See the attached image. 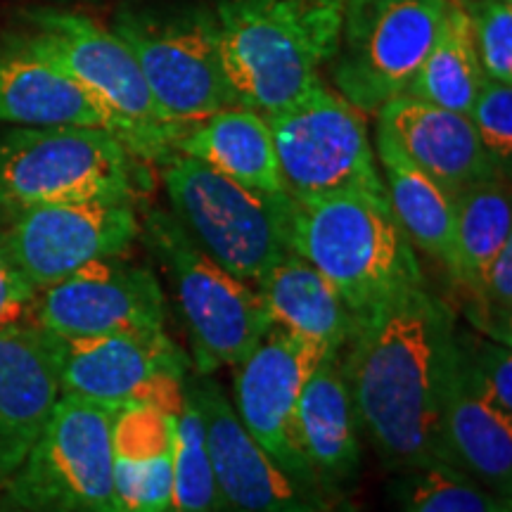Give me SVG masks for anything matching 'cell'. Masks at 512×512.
Wrapping results in <instances>:
<instances>
[{
	"mask_svg": "<svg viewBox=\"0 0 512 512\" xmlns=\"http://www.w3.org/2000/svg\"><path fill=\"white\" fill-rule=\"evenodd\" d=\"M451 3H456V5H463V8H465V5H470L472 0H451Z\"/></svg>",
	"mask_w": 512,
	"mask_h": 512,
	"instance_id": "cell-36",
	"label": "cell"
},
{
	"mask_svg": "<svg viewBox=\"0 0 512 512\" xmlns=\"http://www.w3.org/2000/svg\"><path fill=\"white\" fill-rule=\"evenodd\" d=\"M451 0H347L330 62L335 91L361 114L408 91Z\"/></svg>",
	"mask_w": 512,
	"mask_h": 512,
	"instance_id": "cell-10",
	"label": "cell"
},
{
	"mask_svg": "<svg viewBox=\"0 0 512 512\" xmlns=\"http://www.w3.org/2000/svg\"><path fill=\"white\" fill-rule=\"evenodd\" d=\"M138 202L86 200L48 204L0 228V240L34 290L60 283L81 268L124 256L140 238Z\"/></svg>",
	"mask_w": 512,
	"mask_h": 512,
	"instance_id": "cell-13",
	"label": "cell"
},
{
	"mask_svg": "<svg viewBox=\"0 0 512 512\" xmlns=\"http://www.w3.org/2000/svg\"><path fill=\"white\" fill-rule=\"evenodd\" d=\"M192 373V370H190ZM190 373L183 382V401L174 434V496L171 512H226L211 467L207 430L192 389Z\"/></svg>",
	"mask_w": 512,
	"mask_h": 512,
	"instance_id": "cell-28",
	"label": "cell"
},
{
	"mask_svg": "<svg viewBox=\"0 0 512 512\" xmlns=\"http://www.w3.org/2000/svg\"><path fill=\"white\" fill-rule=\"evenodd\" d=\"M347 0H223V72L242 107L271 117L320 86L337 53Z\"/></svg>",
	"mask_w": 512,
	"mask_h": 512,
	"instance_id": "cell-2",
	"label": "cell"
},
{
	"mask_svg": "<svg viewBox=\"0 0 512 512\" xmlns=\"http://www.w3.org/2000/svg\"><path fill=\"white\" fill-rule=\"evenodd\" d=\"M190 382L200 403L211 467L226 512H318L332 503L273 463L209 375L190 373Z\"/></svg>",
	"mask_w": 512,
	"mask_h": 512,
	"instance_id": "cell-16",
	"label": "cell"
},
{
	"mask_svg": "<svg viewBox=\"0 0 512 512\" xmlns=\"http://www.w3.org/2000/svg\"><path fill=\"white\" fill-rule=\"evenodd\" d=\"M375 159L380 166L387 204L401 233L406 235L413 249H420L451 275L453 228H456L453 197L377 128Z\"/></svg>",
	"mask_w": 512,
	"mask_h": 512,
	"instance_id": "cell-25",
	"label": "cell"
},
{
	"mask_svg": "<svg viewBox=\"0 0 512 512\" xmlns=\"http://www.w3.org/2000/svg\"><path fill=\"white\" fill-rule=\"evenodd\" d=\"M53 347L62 394L112 411L136 403L178 406L183 401L190 361L164 328L81 339L53 335Z\"/></svg>",
	"mask_w": 512,
	"mask_h": 512,
	"instance_id": "cell-12",
	"label": "cell"
},
{
	"mask_svg": "<svg viewBox=\"0 0 512 512\" xmlns=\"http://www.w3.org/2000/svg\"><path fill=\"white\" fill-rule=\"evenodd\" d=\"M266 121L285 192L294 204L347 190L384 195L366 114L349 105L325 81Z\"/></svg>",
	"mask_w": 512,
	"mask_h": 512,
	"instance_id": "cell-9",
	"label": "cell"
},
{
	"mask_svg": "<svg viewBox=\"0 0 512 512\" xmlns=\"http://www.w3.org/2000/svg\"><path fill=\"white\" fill-rule=\"evenodd\" d=\"M0 124L102 128L126 145L114 114L31 34L0 46Z\"/></svg>",
	"mask_w": 512,
	"mask_h": 512,
	"instance_id": "cell-17",
	"label": "cell"
},
{
	"mask_svg": "<svg viewBox=\"0 0 512 512\" xmlns=\"http://www.w3.org/2000/svg\"><path fill=\"white\" fill-rule=\"evenodd\" d=\"M114 413L62 394L41 437L0 491V512H117Z\"/></svg>",
	"mask_w": 512,
	"mask_h": 512,
	"instance_id": "cell-7",
	"label": "cell"
},
{
	"mask_svg": "<svg viewBox=\"0 0 512 512\" xmlns=\"http://www.w3.org/2000/svg\"><path fill=\"white\" fill-rule=\"evenodd\" d=\"M114 34L131 48L152 98L174 126L188 128L240 105L223 72L216 17L204 10L169 22L121 15Z\"/></svg>",
	"mask_w": 512,
	"mask_h": 512,
	"instance_id": "cell-11",
	"label": "cell"
},
{
	"mask_svg": "<svg viewBox=\"0 0 512 512\" xmlns=\"http://www.w3.org/2000/svg\"><path fill=\"white\" fill-rule=\"evenodd\" d=\"M439 425L446 463L503 501H512V418L498 413L477 392L453 339L441 380Z\"/></svg>",
	"mask_w": 512,
	"mask_h": 512,
	"instance_id": "cell-21",
	"label": "cell"
},
{
	"mask_svg": "<svg viewBox=\"0 0 512 512\" xmlns=\"http://www.w3.org/2000/svg\"><path fill=\"white\" fill-rule=\"evenodd\" d=\"M477 138L498 171L510 176L512 164V83L486 79L467 114Z\"/></svg>",
	"mask_w": 512,
	"mask_h": 512,
	"instance_id": "cell-33",
	"label": "cell"
},
{
	"mask_svg": "<svg viewBox=\"0 0 512 512\" xmlns=\"http://www.w3.org/2000/svg\"><path fill=\"white\" fill-rule=\"evenodd\" d=\"M465 10L486 79L512 83V0H472Z\"/></svg>",
	"mask_w": 512,
	"mask_h": 512,
	"instance_id": "cell-32",
	"label": "cell"
},
{
	"mask_svg": "<svg viewBox=\"0 0 512 512\" xmlns=\"http://www.w3.org/2000/svg\"><path fill=\"white\" fill-rule=\"evenodd\" d=\"M292 252L318 268L356 318L403 285L425 280L387 195L347 190L294 204Z\"/></svg>",
	"mask_w": 512,
	"mask_h": 512,
	"instance_id": "cell-4",
	"label": "cell"
},
{
	"mask_svg": "<svg viewBox=\"0 0 512 512\" xmlns=\"http://www.w3.org/2000/svg\"><path fill=\"white\" fill-rule=\"evenodd\" d=\"M60 396L53 335L31 323L0 328V491L41 437Z\"/></svg>",
	"mask_w": 512,
	"mask_h": 512,
	"instance_id": "cell-18",
	"label": "cell"
},
{
	"mask_svg": "<svg viewBox=\"0 0 512 512\" xmlns=\"http://www.w3.org/2000/svg\"><path fill=\"white\" fill-rule=\"evenodd\" d=\"M150 164L102 128L24 126L0 138V228L48 204L138 202Z\"/></svg>",
	"mask_w": 512,
	"mask_h": 512,
	"instance_id": "cell-3",
	"label": "cell"
},
{
	"mask_svg": "<svg viewBox=\"0 0 512 512\" xmlns=\"http://www.w3.org/2000/svg\"><path fill=\"white\" fill-rule=\"evenodd\" d=\"M375 128L451 197L486 178L505 176L486 155L467 114L399 95L375 112Z\"/></svg>",
	"mask_w": 512,
	"mask_h": 512,
	"instance_id": "cell-19",
	"label": "cell"
},
{
	"mask_svg": "<svg viewBox=\"0 0 512 512\" xmlns=\"http://www.w3.org/2000/svg\"><path fill=\"white\" fill-rule=\"evenodd\" d=\"M453 228V283L475 280L501 249L512 242V204L508 178L496 176L458 192Z\"/></svg>",
	"mask_w": 512,
	"mask_h": 512,
	"instance_id": "cell-27",
	"label": "cell"
},
{
	"mask_svg": "<svg viewBox=\"0 0 512 512\" xmlns=\"http://www.w3.org/2000/svg\"><path fill=\"white\" fill-rule=\"evenodd\" d=\"M453 328V311L418 280L358 318L342 347L358 430L389 470L446 463L439 399Z\"/></svg>",
	"mask_w": 512,
	"mask_h": 512,
	"instance_id": "cell-1",
	"label": "cell"
},
{
	"mask_svg": "<svg viewBox=\"0 0 512 512\" xmlns=\"http://www.w3.org/2000/svg\"><path fill=\"white\" fill-rule=\"evenodd\" d=\"M140 238L174 290L195 373L211 375L223 366H238L273 328L259 292L209 259L171 211H147Z\"/></svg>",
	"mask_w": 512,
	"mask_h": 512,
	"instance_id": "cell-6",
	"label": "cell"
},
{
	"mask_svg": "<svg viewBox=\"0 0 512 512\" xmlns=\"http://www.w3.org/2000/svg\"><path fill=\"white\" fill-rule=\"evenodd\" d=\"M484 81L486 74L472 38L470 15L463 5L451 3L430 53L403 95L458 114H470Z\"/></svg>",
	"mask_w": 512,
	"mask_h": 512,
	"instance_id": "cell-26",
	"label": "cell"
},
{
	"mask_svg": "<svg viewBox=\"0 0 512 512\" xmlns=\"http://www.w3.org/2000/svg\"><path fill=\"white\" fill-rule=\"evenodd\" d=\"M178 408L181 403H136L114 413L112 479L117 512H171Z\"/></svg>",
	"mask_w": 512,
	"mask_h": 512,
	"instance_id": "cell-22",
	"label": "cell"
},
{
	"mask_svg": "<svg viewBox=\"0 0 512 512\" xmlns=\"http://www.w3.org/2000/svg\"><path fill=\"white\" fill-rule=\"evenodd\" d=\"M396 494L401 512H512V501L446 463L401 472Z\"/></svg>",
	"mask_w": 512,
	"mask_h": 512,
	"instance_id": "cell-29",
	"label": "cell"
},
{
	"mask_svg": "<svg viewBox=\"0 0 512 512\" xmlns=\"http://www.w3.org/2000/svg\"><path fill=\"white\" fill-rule=\"evenodd\" d=\"M328 351L311 339L273 325L235 366L233 408L245 430L273 458L275 465L318 494L320 489L299 451L297 406L306 380Z\"/></svg>",
	"mask_w": 512,
	"mask_h": 512,
	"instance_id": "cell-14",
	"label": "cell"
},
{
	"mask_svg": "<svg viewBox=\"0 0 512 512\" xmlns=\"http://www.w3.org/2000/svg\"><path fill=\"white\" fill-rule=\"evenodd\" d=\"M467 323L501 344H512V242L470 283L458 285Z\"/></svg>",
	"mask_w": 512,
	"mask_h": 512,
	"instance_id": "cell-30",
	"label": "cell"
},
{
	"mask_svg": "<svg viewBox=\"0 0 512 512\" xmlns=\"http://www.w3.org/2000/svg\"><path fill=\"white\" fill-rule=\"evenodd\" d=\"M34 299L36 290L19 273V268L10 259L8 249L3 245V240H0V328L29 323V311Z\"/></svg>",
	"mask_w": 512,
	"mask_h": 512,
	"instance_id": "cell-34",
	"label": "cell"
},
{
	"mask_svg": "<svg viewBox=\"0 0 512 512\" xmlns=\"http://www.w3.org/2000/svg\"><path fill=\"white\" fill-rule=\"evenodd\" d=\"M297 441L320 494L347 496L361 470V430L342 368V349L328 351L306 380L297 406Z\"/></svg>",
	"mask_w": 512,
	"mask_h": 512,
	"instance_id": "cell-20",
	"label": "cell"
},
{
	"mask_svg": "<svg viewBox=\"0 0 512 512\" xmlns=\"http://www.w3.org/2000/svg\"><path fill=\"white\" fill-rule=\"evenodd\" d=\"M318 512H361V510H358L356 505L351 503L347 496H344V498H335V501L328 503L323 510H318Z\"/></svg>",
	"mask_w": 512,
	"mask_h": 512,
	"instance_id": "cell-35",
	"label": "cell"
},
{
	"mask_svg": "<svg viewBox=\"0 0 512 512\" xmlns=\"http://www.w3.org/2000/svg\"><path fill=\"white\" fill-rule=\"evenodd\" d=\"M171 214L223 271L256 285L292 252L294 202L230 181L200 159L174 155L162 166Z\"/></svg>",
	"mask_w": 512,
	"mask_h": 512,
	"instance_id": "cell-5",
	"label": "cell"
},
{
	"mask_svg": "<svg viewBox=\"0 0 512 512\" xmlns=\"http://www.w3.org/2000/svg\"><path fill=\"white\" fill-rule=\"evenodd\" d=\"M254 290L275 328L311 339L330 351L342 349L358 325V318L330 280L297 252L268 268Z\"/></svg>",
	"mask_w": 512,
	"mask_h": 512,
	"instance_id": "cell-23",
	"label": "cell"
},
{
	"mask_svg": "<svg viewBox=\"0 0 512 512\" xmlns=\"http://www.w3.org/2000/svg\"><path fill=\"white\" fill-rule=\"evenodd\" d=\"M27 19L38 46L76 76L124 126L126 147L133 155L159 166L176 155V143L185 128L164 117L136 55L114 31L69 10H31Z\"/></svg>",
	"mask_w": 512,
	"mask_h": 512,
	"instance_id": "cell-8",
	"label": "cell"
},
{
	"mask_svg": "<svg viewBox=\"0 0 512 512\" xmlns=\"http://www.w3.org/2000/svg\"><path fill=\"white\" fill-rule=\"evenodd\" d=\"M453 347L463 363L467 377L484 401L498 413L512 418V354L510 344L479 335L475 330H463L456 323Z\"/></svg>",
	"mask_w": 512,
	"mask_h": 512,
	"instance_id": "cell-31",
	"label": "cell"
},
{
	"mask_svg": "<svg viewBox=\"0 0 512 512\" xmlns=\"http://www.w3.org/2000/svg\"><path fill=\"white\" fill-rule=\"evenodd\" d=\"M176 155L195 157L245 188L287 195L264 114L233 105L185 128Z\"/></svg>",
	"mask_w": 512,
	"mask_h": 512,
	"instance_id": "cell-24",
	"label": "cell"
},
{
	"mask_svg": "<svg viewBox=\"0 0 512 512\" xmlns=\"http://www.w3.org/2000/svg\"><path fill=\"white\" fill-rule=\"evenodd\" d=\"M164 292L147 266L110 256L38 290L29 323L62 339L164 328Z\"/></svg>",
	"mask_w": 512,
	"mask_h": 512,
	"instance_id": "cell-15",
	"label": "cell"
}]
</instances>
